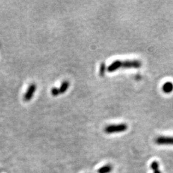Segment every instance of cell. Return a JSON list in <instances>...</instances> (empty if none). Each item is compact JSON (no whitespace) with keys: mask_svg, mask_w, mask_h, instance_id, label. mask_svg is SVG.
<instances>
[{"mask_svg":"<svg viewBox=\"0 0 173 173\" xmlns=\"http://www.w3.org/2000/svg\"><path fill=\"white\" fill-rule=\"evenodd\" d=\"M128 129V126L125 123L119 125H111L107 126L105 128V132L108 134L113 133H119L125 131Z\"/></svg>","mask_w":173,"mask_h":173,"instance_id":"7a4b0ae2","label":"cell"},{"mask_svg":"<svg viewBox=\"0 0 173 173\" xmlns=\"http://www.w3.org/2000/svg\"><path fill=\"white\" fill-rule=\"evenodd\" d=\"M36 90H37V85L35 83H32L31 85L29 86L26 93L24 94L23 97L24 101L26 102L30 101L32 99L34 95V93Z\"/></svg>","mask_w":173,"mask_h":173,"instance_id":"3957f363","label":"cell"},{"mask_svg":"<svg viewBox=\"0 0 173 173\" xmlns=\"http://www.w3.org/2000/svg\"><path fill=\"white\" fill-rule=\"evenodd\" d=\"M154 173H161V172L159 171V170H156V171H154Z\"/></svg>","mask_w":173,"mask_h":173,"instance_id":"8fae6325","label":"cell"},{"mask_svg":"<svg viewBox=\"0 0 173 173\" xmlns=\"http://www.w3.org/2000/svg\"><path fill=\"white\" fill-rule=\"evenodd\" d=\"M105 64L103 63H101V67H100V74H101V76L104 75V73H105Z\"/></svg>","mask_w":173,"mask_h":173,"instance_id":"30bf717a","label":"cell"},{"mask_svg":"<svg viewBox=\"0 0 173 173\" xmlns=\"http://www.w3.org/2000/svg\"><path fill=\"white\" fill-rule=\"evenodd\" d=\"M162 91L166 94L171 92L173 91V84L170 82H166L162 86Z\"/></svg>","mask_w":173,"mask_h":173,"instance_id":"5b68a950","label":"cell"},{"mask_svg":"<svg viewBox=\"0 0 173 173\" xmlns=\"http://www.w3.org/2000/svg\"><path fill=\"white\" fill-rule=\"evenodd\" d=\"M69 85H70V83H69V82L68 81H66V80L63 81L62 83L60 88H58L59 93H60V94L65 93L68 90V88L69 87Z\"/></svg>","mask_w":173,"mask_h":173,"instance_id":"8992f818","label":"cell"},{"mask_svg":"<svg viewBox=\"0 0 173 173\" xmlns=\"http://www.w3.org/2000/svg\"><path fill=\"white\" fill-rule=\"evenodd\" d=\"M142 66V62L138 60H115L107 67V71L113 73L120 69H138Z\"/></svg>","mask_w":173,"mask_h":173,"instance_id":"6da1fadb","label":"cell"},{"mask_svg":"<svg viewBox=\"0 0 173 173\" xmlns=\"http://www.w3.org/2000/svg\"><path fill=\"white\" fill-rule=\"evenodd\" d=\"M112 169V167L110 165H107L98 169V173H109Z\"/></svg>","mask_w":173,"mask_h":173,"instance_id":"52a82bcc","label":"cell"},{"mask_svg":"<svg viewBox=\"0 0 173 173\" xmlns=\"http://www.w3.org/2000/svg\"><path fill=\"white\" fill-rule=\"evenodd\" d=\"M51 94L53 96H57L58 95L60 94V93H59V90L58 88H56V87H54L51 89Z\"/></svg>","mask_w":173,"mask_h":173,"instance_id":"9c48e42d","label":"cell"},{"mask_svg":"<svg viewBox=\"0 0 173 173\" xmlns=\"http://www.w3.org/2000/svg\"><path fill=\"white\" fill-rule=\"evenodd\" d=\"M155 142L159 145H173V137H158Z\"/></svg>","mask_w":173,"mask_h":173,"instance_id":"277c9868","label":"cell"},{"mask_svg":"<svg viewBox=\"0 0 173 173\" xmlns=\"http://www.w3.org/2000/svg\"><path fill=\"white\" fill-rule=\"evenodd\" d=\"M159 164L156 161H153L151 164V168L153 171H156L159 170Z\"/></svg>","mask_w":173,"mask_h":173,"instance_id":"ba28073f","label":"cell"}]
</instances>
